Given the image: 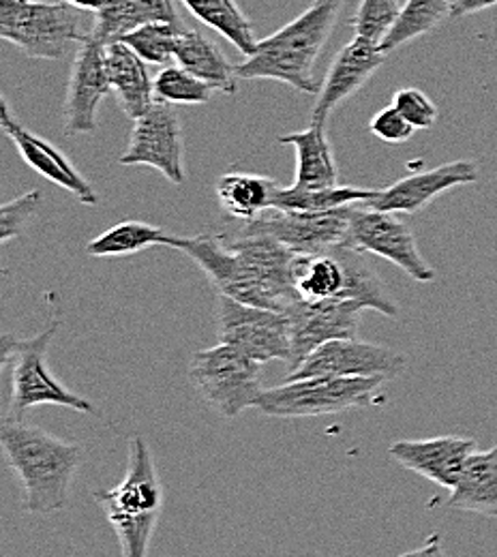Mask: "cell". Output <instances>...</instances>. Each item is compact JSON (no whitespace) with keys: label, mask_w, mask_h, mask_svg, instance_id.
Returning a JSON list of instances; mask_svg holds the SVG:
<instances>
[{"label":"cell","mask_w":497,"mask_h":557,"mask_svg":"<svg viewBox=\"0 0 497 557\" xmlns=\"http://www.w3.org/2000/svg\"><path fill=\"white\" fill-rule=\"evenodd\" d=\"M408 367V358L395 349L369 342L335 339L313 349L287 380H302L315 375H346V377H384L395 380Z\"/></svg>","instance_id":"9a60e30c"},{"label":"cell","mask_w":497,"mask_h":557,"mask_svg":"<svg viewBox=\"0 0 497 557\" xmlns=\"http://www.w3.org/2000/svg\"><path fill=\"white\" fill-rule=\"evenodd\" d=\"M185 30V24L174 22H148L119 41L127 44L148 65H167L176 57L178 39Z\"/></svg>","instance_id":"4dcf8cb0"},{"label":"cell","mask_w":497,"mask_h":557,"mask_svg":"<svg viewBox=\"0 0 497 557\" xmlns=\"http://www.w3.org/2000/svg\"><path fill=\"white\" fill-rule=\"evenodd\" d=\"M214 191L227 219L249 223L275 205L279 185L262 174L227 172L219 176Z\"/></svg>","instance_id":"cb8c5ba5"},{"label":"cell","mask_w":497,"mask_h":557,"mask_svg":"<svg viewBox=\"0 0 497 557\" xmlns=\"http://www.w3.org/2000/svg\"><path fill=\"white\" fill-rule=\"evenodd\" d=\"M380 191V189H377ZM375 189L360 187H326V189H298V187H279L275 205L277 209L289 210H335L352 205H366L377 196Z\"/></svg>","instance_id":"f546056e"},{"label":"cell","mask_w":497,"mask_h":557,"mask_svg":"<svg viewBox=\"0 0 497 557\" xmlns=\"http://www.w3.org/2000/svg\"><path fill=\"white\" fill-rule=\"evenodd\" d=\"M369 307L352 298L331 300H302L296 298L287 307L291 356L287 371H296L298 364L313 351L335 339H352L358 333L360 315Z\"/></svg>","instance_id":"5bb4252c"},{"label":"cell","mask_w":497,"mask_h":557,"mask_svg":"<svg viewBox=\"0 0 497 557\" xmlns=\"http://www.w3.org/2000/svg\"><path fill=\"white\" fill-rule=\"evenodd\" d=\"M59 329L61 322L54 320L28 339H17L11 333L2 335V369H11V417L22 418L39 406H61L79 414L103 418L90 399L72 393L54 377L48 364V349Z\"/></svg>","instance_id":"5b68a950"},{"label":"cell","mask_w":497,"mask_h":557,"mask_svg":"<svg viewBox=\"0 0 497 557\" xmlns=\"http://www.w3.org/2000/svg\"><path fill=\"white\" fill-rule=\"evenodd\" d=\"M479 178L481 170L474 161H450L439 168L417 172L395 181V185L380 189L377 196L366 202V207L399 214H417L426 209L439 194H446L455 187L474 185L479 183Z\"/></svg>","instance_id":"d6986e66"},{"label":"cell","mask_w":497,"mask_h":557,"mask_svg":"<svg viewBox=\"0 0 497 557\" xmlns=\"http://www.w3.org/2000/svg\"><path fill=\"white\" fill-rule=\"evenodd\" d=\"M291 283L296 296L302 300L352 298L388 318H397L399 313L382 281L360 260L355 247L294 256Z\"/></svg>","instance_id":"8992f818"},{"label":"cell","mask_w":497,"mask_h":557,"mask_svg":"<svg viewBox=\"0 0 497 557\" xmlns=\"http://www.w3.org/2000/svg\"><path fill=\"white\" fill-rule=\"evenodd\" d=\"M399 0H360L352 17L356 35L382 44L401 13Z\"/></svg>","instance_id":"d6a6232c"},{"label":"cell","mask_w":497,"mask_h":557,"mask_svg":"<svg viewBox=\"0 0 497 557\" xmlns=\"http://www.w3.org/2000/svg\"><path fill=\"white\" fill-rule=\"evenodd\" d=\"M388 54L380 44L356 35L341 48L326 73V79L318 92V101L311 110V123H328V116L337 106L355 97L356 92L371 79V75L386 63Z\"/></svg>","instance_id":"ffe728a7"},{"label":"cell","mask_w":497,"mask_h":557,"mask_svg":"<svg viewBox=\"0 0 497 557\" xmlns=\"http://www.w3.org/2000/svg\"><path fill=\"white\" fill-rule=\"evenodd\" d=\"M350 247L393 262L419 283H431L435 278V271L423 258L412 227L399 212L355 205L350 209Z\"/></svg>","instance_id":"7c38bea8"},{"label":"cell","mask_w":497,"mask_h":557,"mask_svg":"<svg viewBox=\"0 0 497 557\" xmlns=\"http://www.w3.org/2000/svg\"><path fill=\"white\" fill-rule=\"evenodd\" d=\"M452 7L455 0H408L380 48L390 54L401 46L425 37L426 33L435 30L444 20H450Z\"/></svg>","instance_id":"f1b7e54d"},{"label":"cell","mask_w":497,"mask_h":557,"mask_svg":"<svg viewBox=\"0 0 497 557\" xmlns=\"http://www.w3.org/2000/svg\"><path fill=\"white\" fill-rule=\"evenodd\" d=\"M172 236L174 234L165 232L163 227L129 219V221H121V223L112 225L110 230H105L103 234L92 238L86 245V253L92 258L134 256V253H140L144 249L154 247V245L170 247Z\"/></svg>","instance_id":"4316f807"},{"label":"cell","mask_w":497,"mask_h":557,"mask_svg":"<svg viewBox=\"0 0 497 557\" xmlns=\"http://www.w3.org/2000/svg\"><path fill=\"white\" fill-rule=\"evenodd\" d=\"M65 2L79 11H92V13L101 11L108 4V0H65Z\"/></svg>","instance_id":"74e56055"},{"label":"cell","mask_w":497,"mask_h":557,"mask_svg":"<svg viewBox=\"0 0 497 557\" xmlns=\"http://www.w3.org/2000/svg\"><path fill=\"white\" fill-rule=\"evenodd\" d=\"M352 207L318 212L271 207L258 219L245 223L240 234H266L279 240L296 256L324 253L339 247H350Z\"/></svg>","instance_id":"30bf717a"},{"label":"cell","mask_w":497,"mask_h":557,"mask_svg":"<svg viewBox=\"0 0 497 557\" xmlns=\"http://www.w3.org/2000/svg\"><path fill=\"white\" fill-rule=\"evenodd\" d=\"M0 127L9 136V139L15 144L20 157L26 161L30 170L48 178L50 183L63 187L72 196L77 198V202L86 207H97L99 198L92 185L79 174V170L72 163V159L52 141H48L30 129H26L13 114L7 103V99H0Z\"/></svg>","instance_id":"e0dca14e"},{"label":"cell","mask_w":497,"mask_h":557,"mask_svg":"<svg viewBox=\"0 0 497 557\" xmlns=\"http://www.w3.org/2000/svg\"><path fill=\"white\" fill-rule=\"evenodd\" d=\"M296 150V183L298 189H326L339 185V170L326 123H309L305 132L287 134L279 138Z\"/></svg>","instance_id":"7402d4cb"},{"label":"cell","mask_w":497,"mask_h":557,"mask_svg":"<svg viewBox=\"0 0 497 557\" xmlns=\"http://www.w3.org/2000/svg\"><path fill=\"white\" fill-rule=\"evenodd\" d=\"M79 9L61 2L0 0V35L28 59L61 61L86 35Z\"/></svg>","instance_id":"ba28073f"},{"label":"cell","mask_w":497,"mask_h":557,"mask_svg":"<svg viewBox=\"0 0 497 557\" xmlns=\"http://www.w3.org/2000/svg\"><path fill=\"white\" fill-rule=\"evenodd\" d=\"M479 450L476 440L461 435H439L428 440H399L388 455L406 470L442 488L457 487L468 459Z\"/></svg>","instance_id":"ac0fdd59"},{"label":"cell","mask_w":497,"mask_h":557,"mask_svg":"<svg viewBox=\"0 0 497 557\" xmlns=\"http://www.w3.org/2000/svg\"><path fill=\"white\" fill-rule=\"evenodd\" d=\"M448 508L497 517V446L472 453L457 487L450 491Z\"/></svg>","instance_id":"d4e9b609"},{"label":"cell","mask_w":497,"mask_h":557,"mask_svg":"<svg viewBox=\"0 0 497 557\" xmlns=\"http://www.w3.org/2000/svg\"><path fill=\"white\" fill-rule=\"evenodd\" d=\"M142 61L127 44L112 41L105 46V70L121 110L129 119H140L154 99V79Z\"/></svg>","instance_id":"44dd1931"},{"label":"cell","mask_w":497,"mask_h":557,"mask_svg":"<svg viewBox=\"0 0 497 557\" xmlns=\"http://www.w3.org/2000/svg\"><path fill=\"white\" fill-rule=\"evenodd\" d=\"M0 446L15 479L24 488V508L30 515H50L67 508L75 472L82 463L77 444L7 417L0 426Z\"/></svg>","instance_id":"7a4b0ae2"},{"label":"cell","mask_w":497,"mask_h":557,"mask_svg":"<svg viewBox=\"0 0 497 557\" xmlns=\"http://www.w3.org/2000/svg\"><path fill=\"white\" fill-rule=\"evenodd\" d=\"M148 22L183 24L172 0H108V4L95 13L88 35L108 46Z\"/></svg>","instance_id":"603a6c76"},{"label":"cell","mask_w":497,"mask_h":557,"mask_svg":"<svg viewBox=\"0 0 497 557\" xmlns=\"http://www.w3.org/2000/svg\"><path fill=\"white\" fill-rule=\"evenodd\" d=\"M496 4L497 0H455L450 20H459V17H465V15H472V13H481V11H487Z\"/></svg>","instance_id":"8d00e7d4"},{"label":"cell","mask_w":497,"mask_h":557,"mask_svg":"<svg viewBox=\"0 0 497 557\" xmlns=\"http://www.w3.org/2000/svg\"><path fill=\"white\" fill-rule=\"evenodd\" d=\"M216 326L221 344L240 349L258 362L284 360L291 356L289 318L285 311L240 302L219 294Z\"/></svg>","instance_id":"8fae6325"},{"label":"cell","mask_w":497,"mask_h":557,"mask_svg":"<svg viewBox=\"0 0 497 557\" xmlns=\"http://www.w3.org/2000/svg\"><path fill=\"white\" fill-rule=\"evenodd\" d=\"M121 165H148L159 170L170 183H185V136L174 106L154 101L148 112L134 121Z\"/></svg>","instance_id":"4fadbf2b"},{"label":"cell","mask_w":497,"mask_h":557,"mask_svg":"<svg viewBox=\"0 0 497 557\" xmlns=\"http://www.w3.org/2000/svg\"><path fill=\"white\" fill-rule=\"evenodd\" d=\"M125 557H146L163 510V485L150 448L140 435L132 437L125 479L116 487L95 491Z\"/></svg>","instance_id":"277c9868"},{"label":"cell","mask_w":497,"mask_h":557,"mask_svg":"<svg viewBox=\"0 0 497 557\" xmlns=\"http://www.w3.org/2000/svg\"><path fill=\"white\" fill-rule=\"evenodd\" d=\"M170 247L191 258L219 294L240 302L287 311L298 298L291 283L296 253L266 234H240L229 243L216 234L172 236Z\"/></svg>","instance_id":"6da1fadb"},{"label":"cell","mask_w":497,"mask_h":557,"mask_svg":"<svg viewBox=\"0 0 497 557\" xmlns=\"http://www.w3.org/2000/svg\"><path fill=\"white\" fill-rule=\"evenodd\" d=\"M341 7L344 0H315L282 30L258 41L256 52L236 65L238 79H275L298 92L318 95L322 86L313 70L335 30Z\"/></svg>","instance_id":"3957f363"},{"label":"cell","mask_w":497,"mask_h":557,"mask_svg":"<svg viewBox=\"0 0 497 557\" xmlns=\"http://www.w3.org/2000/svg\"><path fill=\"white\" fill-rule=\"evenodd\" d=\"M174 61L211 84L214 90L223 95H234L236 92V67L229 65L225 54L214 46L211 39H207L198 30H183L178 46H176V57Z\"/></svg>","instance_id":"484cf974"},{"label":"cell","mask_w":497,"mask_h":557,"mask_svg":"<svg viewBox=\"0 0 497 557\" xmlns=\"http://www.w3.org/2000/svg\"><path fill=\"white\" fill-rule=\"evenodd\" d=\"M41 202H44V194L39 189H33L2 205L0 209V243L2 245H7L9 240L17 238L24 232L26 223L39 210Z\"/></svg>","instance_id":"836d02e7"},{"label":"cell","mask_w":497,"mask_h":557,"mask_svg":"<svg viewBox=\"0 0 497 557\" xmlns=\"http://www.w3.org/2000/svg\"><path fill=\"white\" fill-rule=\"evenodd\" d=\"M417 129H428L437 121V108L419 88H401L393 95V103Z\"/></svg>","instance_id":"e575fe53"},{"label":"cell","mask_w":497,"mask_h":557,"mask_svg":"<svg viewBox=\"0 0 497 557\" xmlns=\"http://www.w3.org/2000/svg\"><path fill=\"white\" fill-rule=\"evenodd\" d=\"M384 377L315 375L266 388L258 410L266 417L315 418L369 408L384 401Z\"/></svg>","instance_id":"52a82bcc"},{"label":"cell","mask_w":497,"mask_h":557,"mask_svg":"<svg viewBox=\"0 0 497 557\" xmlns=\"http://www.w3.org/2000/svg\"><path fill=\"white\" fill-rule=\"evenodd\" d=\"M112 92L105 70V46L95 37L77 46L73 57L67 95L63 103V127L67 136H86L97 129L101 101Z\"/></svg>","instance_id":"2e32d148"},{"label":"cell","mask_w":497,"mask_h":557,"mask_svg":"<svg viewBox=\"0 0 497 557\" xmlns=\"http://www.w3.org/2000/svg\"><path fill=\"white\" fill-rule=\"evenodd\" d=\"M214 88L181 65H170L154 77V99L170 106H200L209 103Z\"/></svg>","instance_id":"1f68e13d"},{"label":"cell","mask_w":497,"mask_h":557,"mask_svg":"<svg viewBox=\"0 0 497 557\" xmlns=\"http://www.w3.org/2000/svg\"><path fill=\"white\" fill-rule=\"evenodd\" d=\"M189 380L219 417H240L264 395L262 362L227 344L200 349L189 362Z\"/></svg>","instance_id":"9c48e42d"},{"label":"cell","mask_w":497,"mask_h":557,"mask_svg":"<svg viewBox=\"0 0 497 557\" xmlns=\"http://www.w3.org/2000/svg\"><path fill=\"white\" fill-rule=\"evenodd\" d=\"M189 13H194L202 24L211 26L221 37H225L240 54L249 57L256 52L258 41L253 37L251 20L245 15L236 0H183Z\"/></svg>","instance_id":"83f0119b"},{"label":"cell","mask_w":497,"mask_h":557,"mask_svg":"<svg viewBox=\"0 0 497 557\" xmlns=\"http://www.w3.org/2000/svg\"><path fill=\"white\" fill-rule=\"evenodd\" d=\"M369 132H371L375 138L382 139V141H388V144H403V141L412 139V136L417 134V127H414L395 106H388V108L380 110V112L371 119Z\"/></svg>","instance_id":"d590c367"}]
</instances>
